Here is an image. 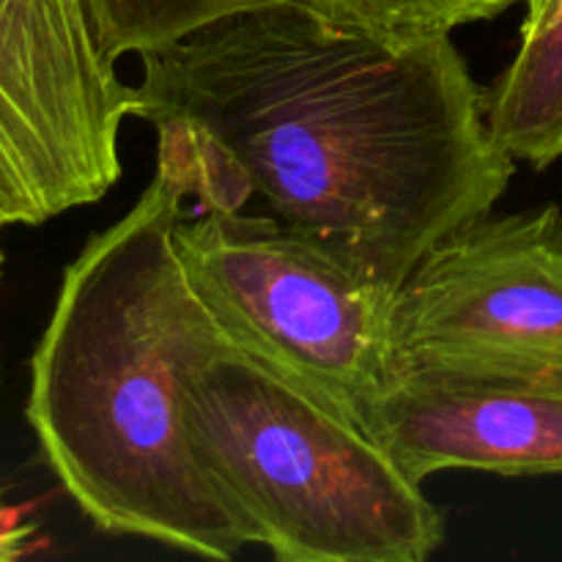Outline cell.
I'll list each match as a JSON object with an SVG mask.
<instances>
[{"label":"cell","mask_w":562,"mask_h":562,"mask_svg":"<svg viewBox=\"0 0 562 562\" xmlns=\"http://www.w3.org/2000/svg\"><path fill=\"white\" fill-rule=\"evenodd\" d=\"M368 431L412 481L448 470L562 475V387L398 371Z\"/></svg>","instance_id":"cell-7"},{"label":"cell","mask_w":562,"mask_h":562,"mask_svg":"<svg viewBox=\"0 0 562 562\" xmlns=\"http://www.w3.org/2000/svg\"><path fill=\"white\" fill-rule=\"evenodd\" d=\"M135 88L102 53L86 0H0V228L44 225L121 179Z\"/></svg>","instance_id":"cell-6"},{"label":"cell","mask_w":562,"mask_h":562,"mask_svg":"<svg viewBox=\"0 0 562 562\" xmlns=\"http://www.w3.org/2000/svg\"><path fill=\"white\" fill-rule=\"evenodd\" d=\"M135 115L181 148L192 212L274 220L398 289L494 212L516 162L450 33L395 36L322 0L225 16L140 55Z\"/></svg>","instance_id":"cell-1"},{"label":"cell","mask_w":562,"mask_h":562,"mask_svg":"<svg viewBox=\"0 0 562 562\" xmlns=\"http://www.w3.org/2000/svg\"><path fill=\"white\" fill-rule=\"evenodd\" d=\"M486 124L514 162L562 159V0L527 5L519 49L486 88Z\"/></svg>","instance_id":"cell-8"},{"label":"cell","mask_w":562,"mask_h":562,"mask_svg":"<svg viewBox=\"0 0 562 562\" xmlns=\"http://www.w3.org/2000/svg\"><path fill=\"white\" fill-rule=\"evenodd\" d=\"M395 373L562 387V212L477 217L426 252L393 300Z\"/></svg>","instance_id":"cell-5"},{"label":"cell","mask_w":562,"mask_h":562,"mask_svg":"<svg viewBox=\"0 0 562 562\" xmlns=\"http://www.w3.org/2000/svg\"><path fill=\"white\" fill-rule=\"evenodd\" d=\"M532 3H538V0H527V5H532Z\"/></svg>","instance_id":"cell-13"},{"label":"cell","mask_w":562,"mask_h":562,"mask_svg":"<svg viewBox=\"0 0 562 562\" xmlns=\"http://www.w3.org/2000/svg\"><path fill=\"white\" fill-rule=\"evenodd\" d=\"M340 14H349L395 36L453 33L472 22L494 20L510 5L527 0H322Z\"/></svg>","instance_id":"cell-10"},{"label":"cell","mask_w":562,"mask_h":562,"mask_svg":"<svg viewBox=\"0 0 562 562\" xmlns=\"http://www.w3.org/2000/svg\"><path fill=\"white\" fill-rule=\"evenodd\" d=\"M280 0H86L93 33L110 60L170 47L225 16Z\"/></svg>","instance_id":"cell-9"},{"label":"cell","mask_w":562,"mask_h":562,"mask_svg":"<svg viewBox=\"0 0 562 562\" xmlns=\"http://www.w3.org/2000/svg\"><path fill=\"white\" fill-rule=\"evenodd\" d=\"M192 212L181 148L159 137L135 206L64 269L31 357L25 417L44 461L97 530L206 560H234L245 532L203 472L184 401L234 340L176 250Z\"/></svg>","instance_id":"cell-2"},{"label":"cell","mask_w":562,"mask_h":562,"mask_svg":"<svg viewBox=\"0 0 562 562\" xmlns=\"http://www.w3.org/2000/svg\"><path fill=\"white\" fill-rule=\"evenodd\" d=\"M187 431L250 547L280 562H423L445 516L357 417L231 344L192 376Z\"/></svg>","instance_id":"cell-3"},{"label":"cell","mask_w":562,"mask_h":562,"mask_svg":"<svg viewBox=\"0 0 562 562\" xmlns=\"http://www.w3.org/2000/svg\"><path fill=\"white\" fill-rule=\"evenodd\" d=\"M176 250L231 340L368 428L395 376V285L357 272L272 214L190 212Z\"/></svg>","instance_id":"cell-4"},{"label":"cell","mask_w":562,"mask_h":562,"mask_svg":"<svg viewBox=\"0 0 562 562\" xmlns=\"http://www.w3.org/2000/svg\"><path fill=\"white\" fill-rule=\"evenodd\" d=\"M33 549V527L20 519V510L5 503V492L0 486V562L25 558Z\"/></svg>","instance_id":"cell-11"},{"label":"cell","mask_w":562,"mask_h":562,"mask_svg":"<svg viewBox=\"0 0 562 562\" xmlns=\"http://www.w3.org/2000/svg\"><path fill=\"white\" fill-rule=\"evenodd\" d=\"M3 269H5V258H3V250H0V280H3Z\"/></svg>","instance_id":"cell-12"}]
</instances>
